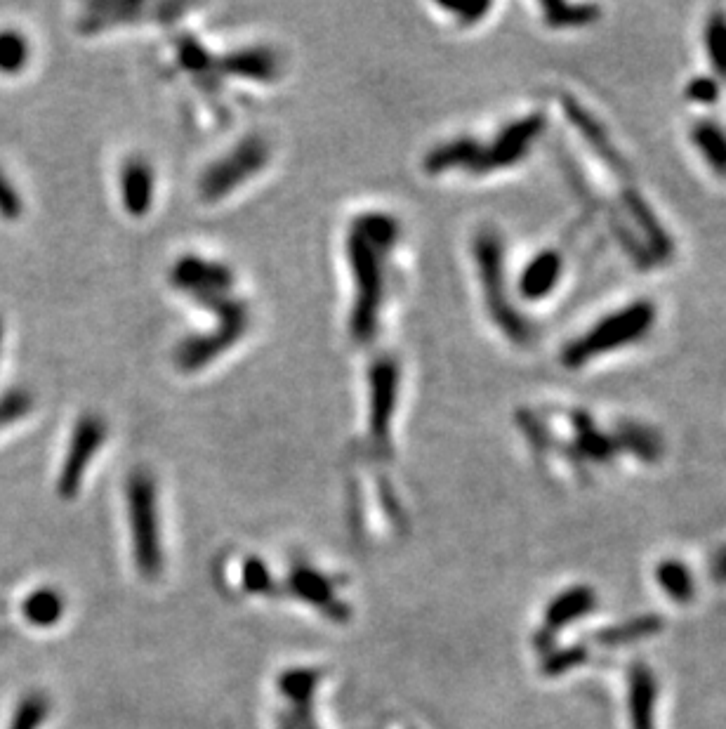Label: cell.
<instances>
[{
    "instance_id": "cell-24",
    "label": "cell",
    "mask_w": 726,
    "mask_h": 729,
    "mask_svg": "<svg viewBox=\"0 0 726 729\" xmlns=\"http://www.w3.org/2000/svg\"><path fill=\"white\" fill-rule=\"evenodd\" d=\"M50 713V701L48 696L41 692L26 694L22 701H19L15 715H12L10 729H38L48 718Z\"/></svg>"
},
{
    "instance_id": "cell-10",
    "label": "cell",
    "mask_w": 726,
    "mask_h": 729,
    "mask_svg": "<svg viewBox=\"0 0 726 729\" xmlns=\"http://www.w3.org/2000/svg\"><path fill=\"white\" fill-rule=\"evenodd\" d=\"M290 593L300 597L314 607H319L323 614L330 616L333 621H347L349 619V607L347 602H342L333 590V581L328 576L319 574V571L307 567V564H297V567L290 571V581H288Z\"/></svg>"
},
{
    "instance_id": "cell-25",
    "label": "cell",
    "mask_w": 726,
    "mask_h": 729,
    "mask_svg": "<svg viewBox=\"0 0 726 729\" xmlns=\"http://www.w3.org/2000/svg\"><path fill=\"white\" fill-rule=\"evenodd\" d=\"M705 48H708L710 64L717 71L719 78H726V15L715 12L708 22L705 31Z\"/></svg>"
},
{
    "instance_id": "cell-9",
    "label": "cell",
    "mask_w": 726,
    "mask_h": 729,
    "mask_svg": "<svg viewBox=\"0 0 726 729\" xmlns=\"http://www.w3.org/2000/svg\"><path fill=\"white\" fill-rule=\"evenodd\" d=\"M170 284L187 295L231 291V286H234V272L227 265H222V262L198 258V255H184L170 269Z\"/></svg>"
},
{
    "instance_id": "cell-12",
    "label": "cell",
    "mask_w": 726,
    "mask_h": 729,
    "mask_svg": "<svg viewBox=\"0 0 726 729\" xmlns=\"http://www.w3.org/2000/svg\"><path fill=\"white\" fill-rule=\"evenodd\" d=\"M656 675L649 666L635 663L630 668V685H627V706H630L632 729H656Z\"/></svg>"
},
{
    "instance_id": "cell-14",
    "label": "cell",
    "mask_w": 726,
    "mask_h": 729,
    "mask_svg": "<svg viewBox=\"0 0 726 729\" xmlns=\"http://www.w3.org/2000/svg\"><path fill=\"white\" fill-rule=\"evenodd\" d=\"M217 69L224 71V74L239 76V78H250V81H274L281 71V59L276 52L269 48H248L231 52V55L222 57L217 62Z\"/></svg>"
},
{
    "instance_id": "cell-21",
    "label": "cell",
    "mask_w": 726,
    "mask_h": 729,
    "mask_svg": "<svg viewBox=\"0 0 726 729\" xmlns=\"http://www.w3.org/2000/svg\"><path fill=\"white\" fill-rule=\"evenodd\" d=\"M656 581L665 595L672 597L675 602H689L693 593H696V583H693L691 571L686 569L684 562L679 560H665L658 564Z\"/></svg>"
},
{
    "instance_id": "cell-8",
    "label": "cell",
    "mask_w": 726,
    "mask_h": 729,
    "mask_svg": "<svg viewBox=\"0 0 726 729\" xmlns=\"http://www.w3.org/2000/svg\"><path fill=\"white\" fill-rule=\"evenodd\" d=\"M107 439V425L102 418L88 416L76 425L74 439H71L69 456L62 468V477H59V496L74 498L83 484V475L88 470V463L92 456L99 451V446Z\"/></svg>"
},
{
    "instance_id": "cell-32",
    "label": "cell",
    "mask_w": 726,
    "mask_h": 729,
    "mask_svg": "<svg viewBox=\"0 0 726 729\" xmlns=\"http://www.w3.org/2000/svg\"><path fill=\"white\" fill-rule=\"evenodd\" d=\"M446 10H451L455 17H467L465 22H470V24H472V22H477V19H479L481 15H486V12L491 10V5H488V3H481V5H477V8H446Z\"/></svg>"
},
{
    "instance_id": "cell-33",
    "label": "cell",
    "mask_w": 726,
    "mask_h": 729,
    "mask_svg": "<svg viewBox=\"0 0 726 729\" xmlns=\"http://www.w3.org/2000/svg\"><path fill=\"white\" fill-rule=\"evenodd\" d=\"M712 576H715V581L726 583V548L712 560Z\"/></svg>"
},
{
    "instance_id": "cell-27",
    "label": "cell",
    "mask_w": 726,
    "mask_h": 729,
    "mask_svg": "<svg viewBox=\"0 0 726 729\" xmlns=\"http://www.w3.org/2000/svg\"><path fill=\"white\" fill-rule=\"evenodd\" d=\"M630 206H632V213L637 215V222H639V225H642V229H646V232H649V236H651V243H653L651 248H656L658 253L668 255V253H670V241H668V236H665V232H660L658 225H656V220L651 218L649 210H646L644 203H642V201H637V199H630Z\"/></svg>"
},
{
    "instance_id": "cell-19",
    "label": "cell",
    "mask_w": 726,
    "mask_h": 729,
    "mask_svg": "<svg viewBox=\"0 0 726 729\" xmlns=\"http://www.w3.org/2000/svg\"><path fill=\"white\" fill-rule=\"evenodd\" d=\"M354 232H359L371 246L378 248L380 253H389L394 243L399 241V225L392 215L385 213H366L354 222Z\"/></svg>"
},
{
    "instance_id": "cell-16",
    "label": "cell",
    "mask_w": 726,
    "mask_h": 729,
    "mask_svg": "<svg viewBox=\"0 0 726 729\" xmlns=\"http://www.w3.org/2000/svg\"><path fill=\"white\" fill-rule=\"evenodd\" d=\"M479 142H474L472 137H455V140H448L446 144H439L425 156V168L427 173L437 175L446 173L448 168H470L474 159L479 154Z\"/></svg>"
},
{
    "instance_id": "cell-7",
    "label": "cell",
    "mask_w": 726,
    "mask_h": 729,
    "mask_svg": "<svg viewBox=\"0 0 726 729\" xmlns=\"http://www.w3.org/2000/svg\"><path fill=\"white\" fill-rule=\"evenodd\" d=\"M545 118L533 114L521 118V121L507 126L503 133L495 137L491 147H479V154L470 166L472 173H493V170L514 166L528 154L533 140L543 133Z\"/></svg>"
},
{
    "instance_id": "cell-6",
    "label": "cell",
    "mask_w": 726,
    "mask_h": 729,
    "mask_svg": "<svg viewBox=\"0 0 726 729\" xmlns=\"http://www.w3.org/2000/svg\"><path fill=\"white\" fill-rule=\"evenodd\" d=\"M368 387H371V444L378 456L389 458L392 444H389V428L396 409V392H399V364L392 357H380L373 361L368 371Z\"/></svg>"
},
{
    "instance_id": "cell-31",
    "label": "cell",
    "mask_w": 726,
    "mask_h": 729,
    "mask_svg": "<svg viewBox=\"0 0 726 729\" xmlns=\"http://www.w3.org/2000/svg\"><path fill=\"white\" fill-rule=\"evenodd\" d=\"M717 83L710 81V78H698L689 85V97L693 102H701V104H710L717 100Z\"/></svg>"
},
{
    "instance_id": "cell-15",
    "label": "cell",
    "mask_w": 726,
    "mask_h": 729,
    "mask_svg": "<svg viewBox=\"0 0 726 729\" xmlns=\"http://www.w3.org/2000/svg\"><path fill=\"white\" fill-rule=\"evenodd\" d=\"M561 274V258L554 251L540 253L536 260L528 262L519 279V291L528 300H540L554 291Z\"/></svg>"
},
{
    "instance_id": "cell-22",
    "label": "cell",
    "mask_w": 726,
    "mask_h": 729,
    "mask_svg": "<svg viewBox=\"0 0 726 729\" xmlns=\"http://www.w3.org/2000/svg\"><path fill=\"white\" fill-rule=\"evenodd\" d=\"M319 671L312 668H293L279 678V692L293 704V708H312L314 689L319 685Z\"/></svg>"
},
{
    "instance_id": "cell-17",
    "label": "cell",
    "mask_w": 726,
    "mask_h": 729,
    "mask_svg": "<svg viewBox=\"0 0 726 729\" xmlns=\"http://www.w3.org/2000/svg\"><path fill=\"white\" fill-rule=\"evenodd\" d=\"M691 140L708 166L719 177H726V130L712 121H701L691 128Z\"/></svg>"
},
{
    "instance_id": "cell-28",
    "label": "cell",
    "mask_w": 726,
    "mask_h": 729,
    "mask_svg": "<svg viewBox=\"0 0 726 729\" xmlns=\"http://www.w3.org/2000/svg\"><path fill=\"white\" fill-rule=\"evenodd\" d=\"M26 62V43L17 34L0 36V67L3 69H19Z\"/></svg>"
},
{
    "instance_id": "cell-23",
    "label": "cell",
    "mask_w": 726,
    "mask_h": 729,
    "mask_svg": "<svg viewBox=\"0 0 726 729\" xmlns=\"http://www.w3.org/2000/svg\"><path fill=\"white\" fill-rule=\"evenodd\" d=\"M545 19L557 29H576V26L592 24L599 17L597 5H566V3H545Z\"/></svg>"
},
{
    "instance_id": "cell-18",
    "label": "cell",
    "mask_w": 726,
    "mask_h": 729,
    "mask_svg": "<svg viewBox=\"0 0 726 729\" xmlns=\"http://www.w3.org/2000/svg\"><path fill=\"white\" fill-rule=\"evenodd\" d=\"M660 628H663V623H660L658 616H639V619L620 623V626L599 630L594 635V642L602 647H623L642 640V637L656 635Z\"/></svg>"
},
{
    "instance_id": "cell-4",
    "label": "cell",
    "mask_w": 726,
    "mask_h": 729,
    "mask_svg": "<svg viewBox=\"0 0 726 729\" xmlns=\"http://www.w3.org/2000/svg\"><path fill=\"white\" fill-rule=\"evenodd\" d=\"M474 255L479 262V277L484 284V295L488 312L500 331L514 343L524 345L533 336L528 321L521 317L517 307L507 300L505 291V269H503V239L495 229H481L474 241Z\"/></svg>"
},
{
    "instance_id": "cell-20",
    "label": "cell",
    "mask_w": 726,
    "mask_h": 729,
    "mask_svg": "<svg viewBox=\"0 0 726 729\" xmlns=\"http://www.w3.org/2000/svg\"><path fill=\"white\" fill-rule=\"evenodd\" d=\"M64 597L52 588H41L24 600V616L31 626L50 628L62 619Z\"/></svg>"
},
{
    "instance_id": "cell-30",
    "label": "cell",
    "mask_w": 726,
    "mask_h": 729,
    "mask_svg": "<svg viewBox=\"0 0 726 729\" xmlns=\"http://www.w3.org/2000/svg\"><path fill=\"white\" fill-rule=\"evenodd\" d=\"M180 62L189 71H206L210 64H213V59L206 55V50H203L201 45L187 38V41L180 43Z\"/></svg>"
},
{
    "instance_id": "cell-3",
    "label": "cell",
    "mask_w": 726,
    "mask_h": 729,
    "mask_svg": "<svg viewBox=\"0 0 726 729\" xmlns=\"http://www.w3.org/2000/svg\"><path fill=\"white\" fill-rule=\"evenodd\" d=\"M128 517L132 531V553L144 579L154 581L163 571L161 524H158L156 482L149 472L137 470L128 479Z\"/></svg>"
},
{
    "instance_id": "cell-11",
    "label": "cell",
    "mask_w": 726,
    "mask_h": 729,
    "mask_svg": "<svg viewBox=\"0 0 726 729\" xmlns=\"http://www.w3.org/2000/svg\"><path fill=\"white\" fill-rule=\"evenodd\" d=\"M154 170L140 156H132L125 161L121 170V199L123 208L132 218H144L154 203Z\"/></svg>"
},
{
    "instance_id": "cell-34",
    "label": "cell",
    "mask_w": 726,
    "mask_h": 729,
    "mask_svg": "<svg viewBox=\"0 0 726 729\" xmlns=\"http://www.w3.org/2000/svg\"><path fill=\"white\" fill-rule=\"evenodd\" d=\"M279 729H316V725H293V722L279 720Z\"/></svg>"
},
{
    "instance_id": "cell-13",
    "label": "cell",
    "mask_w": 726,
    "mask_h": 729,
    "mask_svg": "<svg viewBox=\"0 0 726 729\" xmlns=\"http://www.w3.org/2000/svg\"><path fill=\"white\" fill-rule=\"evenodd\" d=\"M594 604H597V595H594L592 588L576 586L571 590H564V593L554 597V600L550 602V607H547L545 626H543V633L538 635V640H543V637H552L554 633H559L561 628L571 626L573 621L583 619V616L592 612Z\"/></svg>"
},
{
    "instance_id": "cell-2",
    "label": "cell",
    "mask_w": 726,
    "mask_h": 729,
    "mask_svg": "<svg viewBox=\"0 0 726 729\" xmlns=\"http://www.w3.org/2000/svg\"><path fill=\"white\" fill-rule=\"evenodd\" d=\"M656 321V307L649 300H637L630 307L609 314V317L594 324L590 331L566 347L561 361L569 369H580L587 361L602 357V354L616 352L644 338Z\"/></svg>"
},
{
    "instance_id": "cell-5",
    "label": "cell",
    "mask_w": 726,
    "mask_h": 729,
    "mask_svg": "<svg viewBox=\"0 0 726 729\" xmlns=\"http://www.w3.org/2000/svg\"><path fill=\"white\" fill-rule=\"evenodd\" d=\"M269 144L262 137H246V140L236 144L227 156L215 161L206 173H203L201 182H198V192H201L203 201H220L224 196L234 192L243 182L255 177L260 170L269 163Z\"/></svg>"
},
{
    "instance_id": "cell-1",
    "label": "cell",
    "mask_w": 726,
    "mask_h": 729,
    "mask_svg": "<svg viewBox=\"0 0 726 729\" xmlns=\"http://www.w3.org/2000/svg\"><path fill=\"white\" fill-rule=\"evenodd\" d=\"M347 258L354 277V307L352 317H349V331L356 343H371L378 331L382 295H385V274H382L385 253H380L352 229L347 239Z\"/></svg>"
},
{
    "instance_id": "cell-29",
    "label": "cell",
    "mask_w": 726,
    "mask_h": 729,
    "mask_svg": "<svg viewBox=\"0 0 726 729\" xmlns=\"http://www.w3.org/2000/svg\"><path fill=\"white\" fill-rule=\"evenodd\" d=\"M587 652L583 647H571V649H564V652L554 654L550 656V659L545 661V673L547 675H561L566 671H571V668L580 666V663L585 661Z\"/></svg>"
},
{
    "instance_id": "cell-26",
    "label": "cell",
    "mask_w": 726,
    "mask_h": 729,
    "mask_svg": "<svg viewBox=\"0 0 726 729\" xmlns=\"http://www.w3.org/2000/svg\"><path fill=\"white\" fill-rule=\"evenodd\" d=\"M274 586L272 581V574H269V569L264 567L262 560H257V557H248L246 562H243V588L248 590V593H269Z\"/></svg>"
}]
</instances>
